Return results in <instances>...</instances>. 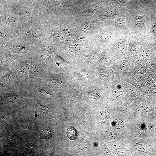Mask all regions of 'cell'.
I'll return each mask as SVG.
<instances>
[{"label": "cell", "instance_id": "15", "mask_svg": "<svg viewBox=\"0 0 156 156\" xmlns=\"http://www.w3.org/2000/svg\"><path fill=\"white\" fill-rule=\"evenodd\" d=\"M92 27V24L90 23L87 22L83 25L82 28L84 30H88L91 29Z\"/></svg>", "mask_w": 156, "mask_h": 156}, {"label": "cell", "instance_id": "20", "mask_svg": "<svg viewBox=\"0 0 156 156\" xmlns=\"http://www.w3.org/2000/svg\"><path fill=\"white\" fill-rule=\"evenodd\" d=\"M151 29L152 32L156 34V21L153 24Z\"/></svg>", "mask_w": 156, "mask_h": 156}, {"label": "cell", "instance_id": "9", "mask_svg": "<svg viewBox=\"0 0 156 156\" xmlns=\"http://www.w3.org/2000/svg\"><path fill=\"white\" fill-rule=\"evenodd\" d=\"M99 5L98 3H95L91 5L88 8V11L91 12H96L99 9Z\"/></svg>", "mask_w": 156, "mask_h": 156}, {"label": "cell", "instance_id": "7", "mask_svg": "<svg viewBox=\"0 0 156 156\" xmlns=\"http://www.w3.org/2000/svg\"><path fill=\"white\" fill-rule=\"evenodd\" d=\"M146 69L149 71H154L156 68L155 64L152 61H148L147 62L146 65Z\"/></svg>", "mask_w": 156, "mask_h": 156}, {"label": "cell", "instance_id": "22", "mask_svg": "<svg viewBox=\"0 0 156 156\" xmlns=\"http://www.w3.org/2000/svg\"><path fill=\"white\" fill-rule=\"evenodd\" d=\"M118 1L121 3H125L126 2V0H118Z\"/></svg>", "mask_w": 156, "mask_h": 156}, {"label": "cell", "instance_id": "13", "mask_svg": "<svg viewBox=\"0 0 156 156\" xmlns=\"http://www.w3.org/2000/svg\"><path fill=\"white\" fill-rule=\"evenodd\" d=\"M13 80V75L11 73L7 74L3 77V81L7 83H10Z\"/></svg>", "mask_w": 156, "mask_h": 156}, {"label": "cell", "instance_id": "10", "mask_svg": "<svg viewBox=\"0 0 156 156\" xmlns=\"http://www.w3.org/2000/svg\"><path fill=\"white\" fill-rule=\"evenodd\" d=\"M41 35V33L39 31L34 30L30 32L29 36L31 38H37L40 37Z\"/></svg>", "mask_w": 156, "mask_h": 156}, {"label": "cell", "instance_id": "14", "mask_svg": "<svg viewBox=\"0 0 156 156\" xmlns=\"http://www.w3.org/2000/svg\"><path fill=\"white\" fill-rule=\"evenodd\" d=\"M23 47H20V46L14 45L12 46L11 49L13 50V51L15 53H19L21 51H22L23 50H25V49H21V48Z\"/></svg>", "mask_w": 156, "mask_h": 156}, {"label": "cell", "instance_id": "3", "mask_svg": "<svg viewBox=\"0 0 156 156\" xmlns=\"http://www.w3.org/2000/svg\"><path fill=\"white\" fill-rule=\"evenodd\" d=\"M66 134L68 138L71 140H75L77 136V131L75 128L72 126L68 127Z\"/></svg>", "mask_w": 156, "mask_h": 156}, {"label": "cell", "instance_id": "21", "mask_svg": "<svg viewBox=\"0 0 156 156\" xmlns=\"http://www.w3.org/2000/svg\"><path fill=\"white\" fill-rule=\"evenodd\" d=\"M100 76L101 78L103 79H106L107 78V75L105 73H101V74Z\"/></svg>", "mask_w": 156, "mask_h": 156}, {"label": "cell", "instance_id": "1", "mask_svg": "<svg viewBox=\"0 0 156 156\" xmlns=\"http://www.w3.org/2000/svg\"><path fill=\"white\" fill-rule=\"evenodd\" d=\"M70 34L68 30L64 29L56 32L55 35L57 39L59 40H63L66 39Z\"/></svg>", "mask_w": 156, "mask_h": 156}, {"label": "cell", "instance_id": "18", "mask_svg": "<svg viewBox=\"0 0 156 156\" xmlns=\"http://www.w3.org/2000/svg\"><path fill=\"white\" fill-rule=\"evenodd\" d=\"M76 39L78 42L81 43L84 42L85 41V38L81 35L77 36L76 37Z\"/></svg>", "mask_w": 156, "mask_h": 156}, {"label": "cell", "instance_id": "16", "mask_svg": "<svg viewBox=\"0 0 156 156\" xmlns=\"http://www.w3.org/2000/svg\"><path fill=\"white\" fill-rule=\"evenodd\" d=\"M146 81L147 84L150 86H154L155 85V82L149 77L146 78Z\"/></svg>", "mask_w": 156, "mask_h": 156}, {"label": "cell", "instance_id": "8", "mask_svg": "<svg viewBox=\"0 0 156 156\" xmlns=\"http://www.w3.org/2000/svg\"><path fill=\"white\" fill-rule=\"evenodd\" d=\"M65 41L66 44L71 46L75 47L77 45L76 40L72 38H67Z\"/></svg>", "mask_w": 156, "mask_h": 156}, {"label": "cell", "instance_id": "19", "mask_svg": "<svg viewBox=\"0 0 156 156\" xmlns=\"http://www.w3.org/2000/svg\"><path fill=\"white\" fill-rule=\"evenodd\" d=\"M64 48L66 51L70 52H73L74 51V49L73 48L69 46H66Z\"/></svg>", "mask_w": 156, "mask_h": 156}, {"label": "cell", "instance_id": "17", "mask_svg": "<svg viewBox=\"0 0 156 156\" xmlns=\"http://www.w3.org/2000/svg\"><path fill=\"white\" fill-rule=\"evenodd\" d=\"M129 66V62L127 61H122L120 64V66L122 68L125 69L127 68Z\"/></svg>", "mask_w": 156, "mask_h": 156}, {"label": "cell", "instance_id": "5", "mask_svg": "<svg viewBox=\"0 0 156 156\" xmlns=\"http://www.w3.org/2000/svg\"><path fill=\"white\" fill-rule=\"evenodd\" d=\"M145 18L143 16L139 15L136 18L135 21V25L137 27L142 26L145 24Z\"/></svg>", "mask_w": 156, "mask_h": 156}, {"label": "cell", "instance_id": "6", "mask_svg": "<svg viewBox=\"0 0 156 156\" xmlns=\"http://www.w3.org/2000/svg\"><path fill=\"white\" fill-rule=\"evenodd\" d=\"M96 37L98 40L101 42L107 41L111 38L110 35L105 32L101 33L97 35Z\"/></svg>", "mask_w": 156, "mask_h": 156}, {"label": "cell", "instance_id": "11", "mask_svg": "<svg viewBox=\"0 0 156 156\" xmlns=\"http://www.w3.org/2000/svg\"><path fill=\"white\" fill-rule=\"evenodd\" d=\"M116 13L115 10L113 9H107L104 11L103 14L106 16L111 17L114 15Z\"/></svg>", "mask_w": 156, "mask_h": 156}, {"label": "cell", "instance_id": "2", "mask_svg": "<svg viewBox=\"0 0 156 156\" xmlns=\"http://www.w3.org/2000/svg\"><path fill=\"white\" fill-rule=\"evenodd\" d=\"M30 66L28 62H23L19 67V71L20 74L22 76H25L29 73Z\"/></svg>", "mask_w": 156, "mask_h": 156}, {"label": "cell", "instance_id": "4", "mask_svg": "<svg viewBox=\"0 0 156 156\" xmlns=\"http://www.w3.org/2000/svg\"><path fill=\"white\" fill-rule=\"evenodd\" d=\"M38 73V70L34 64H32L30 66L29 74L30 78L32 79H36Z\"/></svg>", "mask_w": 156, "mask_h": 156}, {"label": "cell", "instance_id": "12", "mask_svg": "<svg viewBox=\"0 0 156 156\" xmlns=\"http://www.w3.org/2000/svg\"><path fill=\"white\" fill-rule=\"evenodd\" d=\"M111 23L113 25L118 27H122L125 25V23L120 19H115L112 20Z\"/></svg>", "mask_w": 156, "mask_h": 156}]
</instances>
